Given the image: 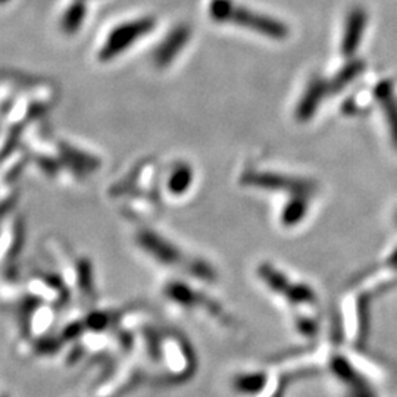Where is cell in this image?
<instances>
[{"label":"cell","instance_id":"3","mask_svg":"<svg viewBox=\"0 0 397 397\" xmlns=\"http://www.w3.org/2000/svg\"><path fill=\"white\" fill-rule=\"evenodd\" d=\"M243 183L261 189L290 190L293 194H311L314 190L311 182L275 172H247L243 175Z\"/></svg>","mask_w":397,"mask_h":397},{"label":"cell","instance_id":"10","mask_svg":"<svg viewBox=\"0 0 397 397\" xmlns=\"http://www.w3.org/2000/svg\"><path fill=\"white\" fill-rule=\"evenodd\" d=\"M193 170L189 165L178 164L168 177V191L174 196H182L187 193V190L193 184Z\"/></svg>","mask_w":397,"mask_h":397},{"label":"cell","instance_id":"11","mask_svg":"<svg viewBox=\"0 0 397 397\" xmlns=\"http://www.w3.org/2000/svg\"><path fill=\"white\" fill-rule=\"evenodd\" d=\"M362 69H364L362 61H352L346 66H343L337 72V76L330 81V92L333 93L340 92L341 88H345L350 81H353Z\"/></svg>","mask_w":397,"mask_h":397},{"label":"cell","instance_id":"2","mask_svg":"<svg viewBox=\"0 0 397 397\" xmlns=\"http://www.w3.org/2000/svg\"><path fill=\"white\" fill-rule=\"evenodd\" d=\"M153 16H143L138 20H133L117 25L106 35V40L97 50V59L100 62H109L124 52H127L143 35L149 34L155 28Z\"/></svg>","mask_w":397,"mask_h":397},{"label":"cell","instance_id":"12","mask_svg":"<svg viewBox=\"0 0 397 397\" xmlns=\"http://www.w3.org/2000/svg\"><path fill=\"white\" fill-rule=\"evenodd\" d=\"M84 18H85V6L83 5L81 0H78V2L72 4L64 13L61 27L66 34H74L80 30Z\"/></svg>","mask_w":397,"mask_h":397},{"label":"cell","instance_id":"4","mask_svg":"<svg viewBox=\"0 0 397 397\" xmlns=\"http://www.w3.org/2000/svg\"><path fill=\"white\" fill-rule=\"evenodd\" d=\"M137 243L144 251H148L150 256L164 265H177L182 263L183 261V255L179 254V250L153 231H140L137 236Z\"/></svg>","mask_w":397,"mask_h":397},{"label":"cell","instance_id":"8","mask_svg":"<svg viewBox=\"0 0 397 397\" xmlns=\"http://www.w3.org/2000/svg\"><path fill=\"white\" fill-rule=\"evenodd\" d=\"M375 97L383 107L391 140L397 148V100L393 95V87L387 81L378 84L375 88Z\"/></svg>","mask_w":397,"mask_h":397},{"label":"cell","instance_id":"6","mask_svg":"<svg viewBox=\"0 0 397 397\" xmlns=\"http://www.w3.org/2000/svg\"><path fill=\"white\" fill-rule=\"evenodd\" d=\"M190 37H191V30L189 25L186 24L177 25L167 35L165 40L156 47L153 53V64L158 68L170 66L172 61L179 55V52L187 46Z\"/></svg>","mask_w":397,"mask_h":397},{"label":"cell","instance_id":"7","mask_svg":"<svg viewBox=\"0 0 397 397\" xmlns=\"http://www.w3.org/2000/svg\"><path fill=\"white\" fill-rule=\"evenodd\" d=\"M367 27V12L362 8H353L348 16H346V24L345 31H343V39H341V53L346 58H352L357 47L362 43V37Z\"/></svg>","mask_w":397,"mask_h":397},{"label":"cell","instance_id":"5","mask_svg":"<svg viewBox=\"0 0 397 397\" xmlns=\"http://www.w3.org/2000/svg\"><path fill=\"white\" fill-rule=\"evenodd\" d=\"M328 92H330V81H326L319 76L312 77L296 105V111H295L296 119L299 122H308L316 114L321 102L327 96Z\"/></svg>","mask_w":397,"mask_h":397},{"label":"cell","instance_id":"9","mask_svg":"<svg viewBox=\"0 0 397 397\" xmlns=\"http://www.w3.org/2000/svg\"><path fill=\"white\" fill-rule=\"evenodd\" d=\"M309 194H293L288 203L283 208L281 223L285 227H295L308 213L309 209Z\"/></svg>","mask_w":397,"mask_h":397},{"label":"cell","instance_id":"1","mask_svg":"<svg viewBox=\"0 0 397 397\" xmlns=\"http://www.w3.org/2000/svg\"><path fill=\"white\" fill-rule=\"evenodd\" d=\"M209 15L216 23L236 24L273 40H284L290 32L287 25L275 18L239 6L232 0H211Z\"/></svg>","mask_w":397,"mask_h":397}]
</instances>
